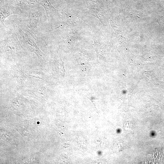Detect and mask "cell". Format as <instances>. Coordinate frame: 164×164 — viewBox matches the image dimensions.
Wrapping results in <instances>:
<instances>
[{"label":"cell","instance_id":"obj_1","mask_svg":"<svg viewBox=\"0 0 164 164\" xmlns=\"http://www.w3.org/2000/svg\"><path fill=\"white\" fill-rule=\"evenodd\" d=\"M40 18V14L37 11L32 9L29 11L27 26L31 34L34 37L38 34V24Z\"/></svg>","mask_w":164,"mask_h":164},{"label":"cell","instance_id":"obj_2","mask_svg":"<svg viewBox=\"0 0 164 164\" xmlns=\"http://www.w3.org/2000/svg\"><path fill=\"white\" fill-rule=\"evenodd\" d=\"M16 29L19 34L21 37L26 45L29 47L30 50L40 55L41 52L39 50L34 40L31 38L26 33L18 26H16Z\"/></svg>","mask_w":164,"mask_h":164},{"label":"cell","instance_id":"obj_3","mask_svg":"<svg viewBox=\"0 0 164 164\" xmlns=\"http://www.w3.org/2000/svg\"><path fill=\"white\" fill-rule=\"evenodd\" d=\"M19 10L13 7L5 4L1 6L0 23L1 25L5 26L4 21L8 16L12 14H18Z\"/></svg>","mask_w":164,"mask_h":164},{"label":"cell","instance_id":"obj_4","mask_svg":"<svg viewBox=\"0 0 164 164\" xmlns=\"http://www.w3.org/2000/svg\"><path fill=\"white\" fill-rule=\"evenodd\" d=\"M38 3L41 5L45 10L48 19L53 17L57 10L53 6L49 0H36Z\"/></svg>","mask_w":164,"mask_h":164},{"label":"cell","instance_id":"obj_5","mask_svg":"<svg viewBox=\"0 0 164 164\" xmlns=\"http://www.w3.org/2000/svg\"><path fill=\"white\" fill-rule=\"evenodd\" d=\"M17 5L23 10L29 11L35 7L38 3L36 0H15Z\"/></svg>","mask_w":164,"mask_h":164},{"label":"cell","instance_id":"obj_6","mask_svg":"<svg viewBox=\"0 0 164 164\" xmlns=\"http://www.w3.org/2000/svg\"><path fill=\"white\" fill-rule=\"evenodd\" d=\"M4 0H0L1 1V2H2L3 1H4Z\"/></svg>","mask_w":164,"mask_h":164}]
</instances>
